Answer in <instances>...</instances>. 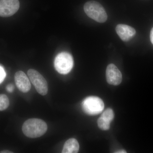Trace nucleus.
Wrapping results in <instances>:
<instances>
[{
  "mask_svg": "<svg viewBox=\"0 0 153 153\" xmlns=\"http://www.w3.org/2000/svg\"><path fill=\"white\" fill-rule=\"evenodd\" d=\"M47 124L42 120L32 118L26 121L22 126V131L26 136L31 138L39 137L46 133Z\"/></svg>",
  "mask_w": 153,
  "mask_h": 153,
  "instance_id": "f257e3e1",
  "label": "nucleus"
},
{
  "mask_svg": "<svg viewBox=\"0 0 153 153\" xmlns=\"http://www.w3.org/2000/svg\"><path fill=\"white\" fill-rule=\"evenodd\" d=\"M84 10L91 19L100 23L105 22L107 20V15L101 4L95 1H90L85 3Z\"/></svg>",
  "mask_w": 153,
  "mask_h": 153,
  "instance_id": "f03ea898",
  "label": "nucleus"
},
{
  "mask_svg": "<svg viewBox=\"0 0 153 153\" xmlns=\"http://www.w3.org/2000/svg\"><path fill=\"white\" fill-rule=\"evenodd\" d=\"M74 65V60L71 54L62 52L57 55L54 60V66L56 71L63 74H68Z\"/></svg>",
  "mask_w": 153,
  "mask_h": 153,
  "instance_id": "7ed1b4c3",
  "label": "nucleus"
},
{
  "mask_svg": "<svg viewBox=\"0 0 153 153\" xmlns=\"http://www.w3.org/2000/svg\"><path fill=\"white\" fill-rule=\"evenodd\" d=\"M82 107L87 114L95 115L102 112L104 108V102L97 97H88L82 102Z\"/></svg>",
  "mask_w": 153,
  "mask_h": 153,
  "instance_id": "20e7f679",
  "label": "nucleus"
},
{
  "mask_svg": "<svg viewBox=\"0 0 153 153\" xmlns=\"http://www.w3.org/2000/svg\"><path fill=\"white\" fill-rule=\"evenodd\" d=\"M27 74L30 81L35 86L36 91L41 95H46L48 93V84L46 79L38 71L30 69Z\"/></svg>",
  "mask_w": 153,
  "mask_h": 153,
  "instance_id": "39448f33",
  "label": "nucleus"
},
{
  "mask_svg": "<svg viewBox=\"0 0 153 153\" xmlns=\"http://www.w3.org/2000/svg\"><path fill=\"white\" fill-rule=\"evenodd\" d=\"M19 7V0H0V16L10 17L16 13Z\"/></svg>",
  "mask_w": 153,
  "mask_h": 153,
  "instance_id": "423d86ee",
  "label": "nucleus"
},
{
  "mask_svg": "<svg viewBox=\"0 0 153 153\" xmlns=\"http://www.w3.org/2000/svg\"><path fill=\"white\" fill-rule=\"evenodd\" d=\"M106 80L111 85H119L122 81V75L119 69L114 64H110L106 70Z\"/></svg>",
  "mask_w": 153,
  "mask_h": 153,
  "instance_id": "0eeeda50",
  "label": "nucleus"
},
{
  "mask_svg": "<svg viewBox=\"0 0 153 153\" xmlns=\"http://www.w3.org/2000/svg\"><path fill=\"white\" fill-rule=\"evenodd\" d=\"M15 81L18 89L23 93H27L31 89L30 79L23 71H19L16 72Z\"/></svg>",
  "mask_w": 153,
  "mask_h": 153,
  "instance_id": "6e6552de",
  "label": "nucleus"
},
{
  "mask_svg": "<svg viewBox=\"0 0 153 153\" xmlns=\"http://www.w3.org/2000/svg\"><path fill=\"white\" fill-rule=\"evenodd\" d=\"M116 31L120 38L125 42L130 41L136 33V30L134 28L128 25L122 24L117 26Z\"/></svg>",
  "mask_w": 153,
  "mask_h": 153,
  "instance_id": "1a4fd4ad",
  "label": "nucleus"
},
{
  "mask_svg": "<svg viewBox=\"0 0 153 153\" xmlns=\"http://www.w3.org/2000/svg\"><path fill=\"white\" fill-rule=\"evenodd\" d=\"M79 150L78 141L74 138H70L65 142L62 153H76Z\"/></svg>",
  "mask_w": 153,
  "mask_h": 153,
  "instance_id": "9d476101",
  "label": "nucleus"
},
{
  "mask_svg": "<svg viewBox=\"0 0 153 153\" xmlns=\"http://www.w3.org/2000/svg\"><path fill=\"white\" fill-rule=\"evenodd\" d=\"M10 105L8 97L4 94H0V111L7 108Z\"/></svg>",
  "mask_w": 153,
  "mask_h": 153,
  "instance_id": "9b49d317",
  "label": "nucleus"
},
{
  "mask_svg": "<svg viewBox=\"0 0 153 153\" xmlns=\"http://www.w3.org/2000/svg\"><path fill=\"white\" fill-rule=\"evenodd\" d=\"M111 123L102 117L99 118L97 120V125L100 129L103 131L108 130L110 128Z\"/></svg>",
  "mask_w": 153,
  "mask_h": 153,
  "instance_id": "f8f14e48",
  "label": "nucleus"
},
{
  "mask_svg": "<svg viewBox=\"0 0 153 153\" xmlns=\"http://www.w3.org/2000/svg\"><path fill=\"white\" fill-rule=\"evenodd\" d=\"M101 117L105 120L111 123L114 118V112L111 108H107L102 113Z\"/></svg>",
  "mask_w": 153,
  "mask_h": 153,
  "instance_id": "ddd939ff",
  "label": "nucleus"
},
{
  "mask_svg": "<svg viewBox=\"0 0 153 153\" xmlns=\"http://www.w3.org/2000/svg\"><path fill=\"white\" fill-rule=\"evenodd\" d=\"M6 76V71L2 66L0 65V84L4 81Z\"/></svg>",
  "mask_w": 153,
  "mask_h": 153,
  "instance_id": "4468645a",
  "label": "nucleus"
},
{
  "mask_svg": "<svg viewBox=\"0 0 153 153\" xmlns=\"http://www.w3.org/2000/svg\"><path fill=\"white\" fill-rule=\"evenodd\" d=\"M14 86L12 84H9L6 86V90L9 93H12L14 91Z\"/></svg>",
  "mask_w": 153,
  "mask_h": 153,
  "instance_id": "2eb2a0df",
  "label": "nucleus"
},
{
  "mask_svg": "<svg viewBox=\"0 0 153 153\" xmlns=\"http://www.w3.org/2000/svg\"><path fill=\"white\" fill-rule=\"evenodd\" d=\"M150 40L152 44H153V28L151 30L150 33Z\"/></svg>",
  "mask_w": 153,
  "mask_h": 153,
  "instance_id": "dca6fc26",
  "label": "nucleus"
},
{
  "mask_svg": "<svg viewBox=\"0 0 153 153\" xmlns=\"http://www.w3.org/2000/svg\"><path fill=\"white\" fill-rule=\"evenodd\" d=\"M1 153H12L13 152L8 150H4L0 152Z\"/></svg>",
  "mask_w": 153,
  "mask_h": 153,
  "instance_id": "f3484780",
  "label": "nucleus"
},
{
  "mask_svg": "<svg viewBox=\"0 0 153 153\" xmlns=\"http://www.w3.org/2000/svg\"><path fill=\"white\" fill-rule=\"evenodd\" d=\"M127 152L126 151L123 150H120L117 151V152H115V153H126Z\"/></svg>",
  "mask_w": 153,
  "mask_h": 153,
  "instance_id": "a211bd4d",
  "label": "nucleus"
}]
</instances>
